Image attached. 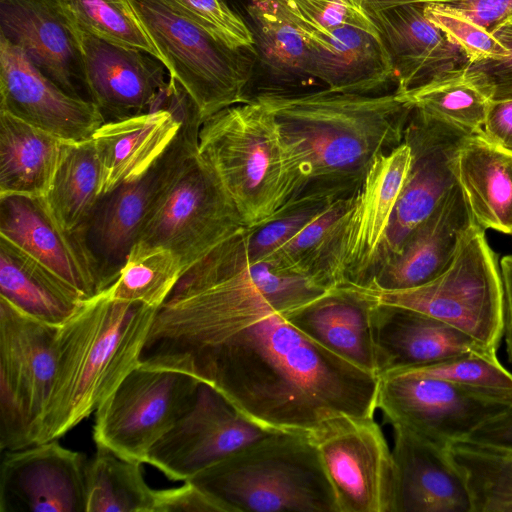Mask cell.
<instances>
[{
	"instance_id": "cell-1",
	"label": "cell",
	"mask_w": 512,
	"mask_h": 512,
	"mask_svg": "<svg viewBox=\"0 0 512 512\" xmlns=\"http://www.w3.org/2000/svg\"><path fill=\"white\" fill-rule=\"evenodd\" d=\"M307 293L302 275L249 262L240 230L182 272L156 312L139 365L211 386L269 431L310 435L337 416H374L379 377L287 319Z\"/></svg>"
},
{
	"instance_id": "cell-2",
	"label": "cell",
	"mask_w": 512,
	"mask_h": 512,
	"mask_svg": "<svg viewBox=\"0 0 512 512\" xmlns=\"http://www.w3.org/2000/svg\"><path fill=\"white\" fill-rule=\"evenodd\" d=\"M271 113L294 180V199L357 193L374 160L404 141L412 106L396 91L327 88L258 93Z\"/></svg>"
},
{
	"instance_id": "cell-3",
	"label": "cell",
	"mask_w": 512,
	"mask_h": 512,
	"mask_svg": "<svg viewBox=\"0 0 512 512\" xmlns=\"http://www.w3.org/2000/svg\"><path fill=\"white\" fill-rule=\"evenodd\" d=\"M157 310L105 290L59 326L56 371L37 444L59 439L89 417L139 365Z\"/></svg>"
},
{
	"instance_id": "cell-4",
	"label": "cell",
	"mask_w": 512,
	"mask_h": 512,
	"mask_svg": "<svg viewBox=\"0 0 512 512\" xmlns=\"http://www.w3.org/2000/svg\"><path fill=\"white\" fill-rule=\"evenodd\" d=\"M224 512H340L309 435L272 432L190 479Z\"/></svg>"
},
{
	"instance_id": "cell-5",
	"label": "cell",
	"mask_w": 512,
	"mask_h": 512,
	"mask_svg": "<svg viewBox=\"0 0 512 512\" xmlns=\"http://www.w3.org/2000/svg\"><path fill=\"white\" fill-rule=\"evenodd\" d=\"M197 154L246 227L261 223L294 199V180L277 126L255 99L203 120Z\"/></svg>"
},
{
	"instance_id": "cell-6",
	"label": "cell",
	"mask_w": 512,
	"mask_h": 512,
	"mask_svg": "<svg viewBox=\"0 0 512 512\" xmlns=\"http://www.w3.org/2000/svg\"><path fill=\"white\" fill-rule=\"evenodd\" d=\"M169 72L203 120L250 100L257 53L233 48L191 19L171 0H128Z\"/></svg>"
},
{
	"instance_id": "cell-7",
	"label": "cell",
	"mask_w": 512,
	"mask_h": 512,
	"mask_svg": "<svg viewBox=\"0 0 512 512\" xmlns=\"http://www.w3.org/2000/svg\"><path fill=\"white\" fill-rule=\"evenodd\" d=\"M364 289L380 303L428 315L497 353L505 324L501 272L484 229L476 223L464 233L452 262L435 278L408 289Z\"/></svg>"
},
{
	"instance_id": "cell-8",
	"label": "cell",
	"mask_w": 512,
	"mask_h": 512,
	"mask_svg": "<svg viewBox=\"0 0 512 512\" xmlns=\"http://www.w3.org/2000/svg\"><path fill=\"white\" fill-rule=\"evenodd\" d=\"M202 122L197 109L188 112L175 139L158 160L138 178L101 195L71 234L98 294L117 280L160 193L183 162L197 152Z\"/></svg>"
},
{
	"instance_id": "cell-9",
	"label": "cell",
	"mask_w": 512,
	"mask_h": 512,
	"mask_svg": "<svg viewBox=\"0 0 512 512\" xmlns=\"http://www.w3.org/2000/svg\"><path fill=\"white\" fill-rule=\"evenodd\" d=\"M59 326L30 316L0 296L2 452L37 444L56 371Z\"/></svg>"
},
{
	"instance_id": "cell-10",
	"label": "cell",
	"mask_w": 512,
	"mask_h": 512,
	"mask_svg": "<svg viewBox=\"0 0 512 512\" xmlns=\"http://www.w3.org/2000/svg\"><path fill=\"white\" fill-rule=\"evenodd\" d=\"M245 227L233 202L195 152L160 193L133 248L169 250L184 271Z\"/></svg>"
},
{
	"instance_id": "cell-11",
	"label": "cell",
	"mask_w": 512,
	"mask_h": 512,
	"mask_svg": "<svg viewBox=\"0 0 512 512\" xmlns=\"http://www.w3.org/2000/svg\"><path fill=\"white\" fill-rule=\"evenodd\" d=\"M201 382L175 371L138 365L97 407V447L147 463L152 448L192 408Z\"/></svg>"
},
{
	"instance_id": "cell-12",
	"label": "cell",
	"mask_w": 512,
	"mask_h": 512,
	"mask_svg": "<svg viewBox=\"0 0 512 512\" xmlns=\"http://www.w3.org/2000/svg\"><path fill=\"white\" fill-rule=\"evenodd\" d=\"M377 409L392 427L448 449L512 407L444 380L395 369L379 376Z\"/></svg>"
},
{
	"instance_id": "cell-13",
	"label": "cell",
	"mask_w": 512,
	"mask_h": 512,
	"mask_svg": "<svg viewBox=\"0 0 512 512\" xmlns=\"http://www.w3.org/2000/svg\"><path fill=\"white\" fill-rule=\"evenodd\" d=\"M309 436L340 512H393L392 449L374 416H337Z\"/></svg>"
},
{
	"instance_id": "cell-14",
	"label": "cell",
	"mask_w": 512,
	"mask_h": 512,
	"mask_svg": "<svg viewBox=\"0 0 512 512\" xmlns=\"http://www.w3.org/2000/svg\"><path fill=\"white\" fill-rule=\"evenodd\" d=\"M470 135L412 109L404 135L411 151L410 169L372 274L399 252L409 235L457 185L458 154Z\"/></svg>"
},
{
	"instance_id": "cell-15",
	"label": "cell",
	"mask_w": 512,
	"mask_h": 512,
	"mask_svg": "<svg viewBox=\"0 0 512 512\" xmlns=\"http://www.w3.org/2000/svg\"><path fill=\"white\" fill-rule=\"evenodd\" d=\"M272 432L201 383L194 405L152 448L147 464L184 482Z\"/></svg>"
},
{
	"instance_id": "cell-16",
	"label": "cell",
	"mask_w": 512,
	"mask_h": 512,
	"mask_svg": "<svg viewBox=\"0 0 512 512\" xmlns=\"http://www.w3.org/2000/svg\"><path fill=\"white\" fill-rule=\"evenodd\" d=\"M411 164L404 141L380 154L355 194L330 264L336 284L364 286L369 280Z\"/></svg>"
},
{
	"instance_id": "cell-17",
	"label": "cell",
	"mask_w": 512,
	"mask_h": 512,
	"mask_svg": "<svg viewBox=\"0 0 512 512\" xmlns=\"http://www.w3.org/2000/svg\"><path fill=\"white\" fill-rule=\"evenodd\" d=\"M82 452L58 439L6 451L0 468V512H85Z\"/></svg>"
},
{
	"instance_id": "cell-18",
	"label": "cell",
	"mask_w": 512,
	"mask_h": 512,
	"mask_svg": "<svg viewBox=\"0 0 512 512\" xmlns=\"http://www.w3.org/2000/svg\"><path fill=\"white\" fill-rule=\"evenodd\" d=\"M0 111L66 142L91 139L105 123L96 105L70 96L0 37Z\"/></svg>"
},
{
	"instance_id": "cell-19",
	"label": "cell",
	"mask_w": 512,
	"mask_h": 512,
	"mask_svg": "<svg viewBox=\"0 0 512 512\" xmlns=\"http://www.w3.org/2000/svg\"><path fill=\"white\" fill-rule=\"evenodd\" d=\"M77 28L90 98L105 122L163 108L170 83L159 58Z\"/></svg>"
},
{
	"instance_id": "cell-20",
	"label": "cell",
	"mask_w": 512,
	"mask_h": 512,
	"mask_svg": "<svg viewBox=\"0 0 512 512\" xmlns=\"http://www.w3.org/2000/svg\"><path fill=\"white\" fill-rule=\"evenodd\" d=\"M0 37L67 94L92 102L78 28L59 0H0Z\"/></svg>"
},
{
	"instance_id": "cell-21",
	"label": "cell",
	"mask_w": 512,
	"mask_h": 512,
	"mask_svg": "<svg viewBox=\"0 0 512 512\" xmlns=\"http://www.w3.org/2000/svg\"><path fill=\"white\" fill-rule=\"evenodd\" d=\"M169 81L165 108L105 122L93 134L100 196L144 174L173 142L187 113L197 108L178 83Z\"/></svg>"
},
{
	"instance_id": "cell-22",
	"label": "cell",
	"mask_w": 512,
	"mask_h": 512,
	"mask_svg": "<svg viewBox=\"0 0 512 512\" xmlns=\"http://www.w3.org/2000/svg\"><path fill=\"white\" fill-rule=\"evenodd\" d=\"M377 304L364 288L340 283L286 317L321 347L379 377L373 328Z\"/></svg>"
},
{
	"instance_id": "cell-23",
	"label": "cell",
	"mask_w": 512,
	"mask_h": 512,
	"mask_svg": "<svg viewBox=\"0 0 512 512\" xmlns=\"http://www.w3.org/2000/svg\"><path fill=\"white\" fill-rule=\"evenodd\" d=\"M475 223L457 183L409 235L399 252L383 262L360 287L401 290L435 278L452 262L464 233Z\"/></svg>"
},
{
	"instance_id": "cell-24",
	"label": "cell",
	"mask_w": 512,
	"mask_h": 512,
	"mask_svg": "<svg viewBox=\"0 0 512 512\" xmlns=\"http://www.w3.org/2000/svg\"><path fill=\"white\" fill-rule=\"evenodd\" d=\"M393 431V512H471L465 481L448 449L402 427Z\"/></svg>"
},
{
	"instance_id": "cell-25",
	"label": "cell",
	"mask_w": 512,
	"mask_h": 512,
	"mask_svg": "<svg viewBox=\"0 0 512 512\" xmlns=\"http://www.w3.org/2000/svg\"><path fill=\"white\" fill-rule=\"evenodd\" d=\"M308 40V72L325 88L371 94L395 79L393 60L377 30L343 25Z\"/></svg>"
},
{
	"instance_id": "cell-26",
	"label": "cell",
	"mask_w": 512,
	"mask_h": 512,
	"mask_svg": "<svg viewBox=\"0 0 512 512\" xmlns=\"http://www.w3.org/2000/svg\"><path fill=\"white\" fill-rule=\"evenodd\" d=\"M374 340L379 376L465 354L497 355L460 330L420 312L378 302Z\"/></svg>"
},
{
	"instance_id": "cell-27",
	"label": "cell",
	"mask_w": 512,
	"mask_h": 512,
	"mask_svg": "<svg viewBox=\"0 0 512 512\" xmlns=\"http://www.w3.org/2000/svg\"><path fill=\"white\" fill-rule=\"evenodd\" d=\"M424 5L366 11L393 60L397 93L469 64L463 51L426 18Z\"/></svg>"
},
{
	"instance_id": "cell-28",
	"label": "cell",
	"mask_w": 512,
	"mask_h": 512,
	"mask_svg": "<svg viewBox=\"0 0 512 512\" xmlns=\"http://www.w3.org/2000/svg\"><path fill=\"white\" fill-rule=\"evenodd\" d=\"M0 236L49 268L85 299L98 294L75 240L56 222L43 197L0 195Z\"/></svg>"
},
{
	"instance_id": "cell-29",
	"label": "cell",
	"mask_w": 512,
	"mask_h": 512,
	"mask_svg": "<svg viewBox=\"0 0 512 512\" xmlns=\"http://www.w3.org/2000/svg\"><path fill=\"white\" fill-rule=\"evenodd\" d=\"M246 12L257 53L254 72L260 70L263 80L254 95L300 92L316 85L308 72V40L278 0H251Z\"/></svg>"
},
{
	"instance_id": "cell-30",
	"label": "cell",
	"mask_w": 512,
	"mask_h": 512,
	"mask_svg": "<svg viewBox=\"0 0 512 512\" xmlns=\"http://www.w3.org/2000/svg\"><path fill=\"white\" fill-rule=\"evenodd\" d=\"M456 174L476 224L512 235V154L472 134L459 151Z\"/></svg>"
},
{
	"instance_id": "cell-31",
	"label": "cell",
	"mask_w": 512,
	"mask_h": 512,
	"mask_svg": "<svg viewBox=\"0 0 512 512\" xmlns=\"http://www.w3.org/2000/svg\"><path fill=\"white\" fill-rule=\"evenodd\" d=\"M0 296L30 316L57 326L87 300L49 268L1 236Z\"/></svg>"
},
{
	"instance_id": "cell-32",
	"label": "cell",
	"mask_w": 512,
	"mask_h": 512,
	"mask_svg": "<svg viewBox=\"0 0 512 512\" xmlns=\"http://www.w3.org/2000/svg\"><path fill=\"white\" fill-rule=\"evenodd\" d=\"M65 142L0 111V195L44 197Z\"/></svg>"
},
{
	"instance_id": "cell-33",
	"label": "cell",
	"mask_w": 512,
	"mask_h": 512,
	"mask_svg": "<svg viewBox=\"0 0 512 512\" xmlns=\"http://www.w3.org/2000/svg\"><path fill=\"white\" fill-rule=\"evenodd\" d=\"M397 94L423 116L469 134L481 132L492 101L483 75L470 64Z\"/></svg>"
},
{
	"instance_id": "cell-34",
	"label": "cell",
	"mask_w": 512,
	"mask_h": 512,
	"mask_svg": "<svg viewBox=\"0 0 512 512\" xmlns=\"http://www.w3.org/2000/svg\"><path fill=\"white\" fill-rule=\"evenodd\" d=\"M101 168L94 142H65L44 201L66 232L85 221L100 197Z\"/></svg>"
},
{
	"instance_id": "cell-35",
	"label": "cell",
	"mask_w": 512,
	"mask_h": 512,
	"mask_svg": "<svg viewBox=\"0 0 512 512\" xmlns=\"http://www.w3.org/2000/svg\"><path fill=\"white\" fill-rule=\"evenodd\" d=\"M143 464L97 447L86 469L85 512H152L155 489L144 478Z\"/></svg>"
},
{
	"instance_id": "cell-36",
	"label": "cell",
	"mask_w": 512,
	"mask_h": 512,
	"mask_svg": "<svg viewBox=\"0 0 512 512\" xmlns=\"http://www.w3.org/2000/svg\"><path fill=\"white\" fill-rule=\"evenodd\" d=\"M447 451L465 481L471 512H512V458L473 439L456 441Z\"/></svg>"
},
{
	"instance_id": "cell-37",
	"label": "cell",
	"mask_w": 512,
	"mask_h": 512,
	"mask_svg": "<svg viewBox=\"0 0 512 512\" xmlns=\"http://www.w3.org/2000/svg\"><path fill=\"white\" fill-rule=\"evenodd\" d=\"M354 197L333 201L294 238L263 260L334 286L329 273L330 264Z\"/></svg>"
},
{
	"instance_id": "cell-38",
	"label": "cell",
	"mask_w": 512,
	"mask_h": 512,
	"mask_svg": "<svg viewBox=\"0 0 512 512\" xmlns=\"http://www.w3.org/2000/svg\"><path fill=\"white\" fill-rule=\"evenodd\" d=\"M182 272L180 259L169 250L132 248L119 277L106 291L117 300L159 308Z\"/></svg>"
},
{
	"instance_id": "cell-39",
	"label": "cell",
	"mask_w": 512,
	"mask_h": 512,
	"mask_svg": "<svg viewBox=\"0 0 512 512\" xmlns=\"http://www.w3.org/2000/svg\"><path fill=\"white\" fill-rule=\"evenodd\" d=\"M80 29L106 42L145 51L160 59L128 0H59ZM161 60V59H160Z\"/></svg>"
},
{
	"instance_id": "cell-40",
	"label": "cell",
	"mask_w": 512,
	"mask_h": 512,
	"mask_svg": "<svg viewBox=\"0 0 512 512\" xmlns=\"http://www.w3.org/2000/svg\"><path fill=\"white\" fill-rule=\"evenodd\" d=\"M402 369L456 384L512 407V373L500 363L497 355L465 354L430 365Z\"/></svg>"
},
{
	"instance_id": "cell-41",
	"label": "cell",
	"mask_w": 512,
	"mask_h": 512,
	"mask_svg": "<svg viewBox=\"0 0 512 512\" xmlns=\"http://www.w3.org/2000/svg\"><path fill=\"white\" fill-rule=\"evenodd\" d=\"M335 200L328 196L297 198L261 223L246 227L244 240L247 260L256 262L267 258L294 238Z\"/></svg>"
},
{
	"instance_id": "cell-42",
	"label": "cell",
	"mask_w": 512,
	"mask_h": 512,
	"mask_svg": "<svg viewBox=\"0 0 512 512\" xmlns=\"http://www.w3.org/2000/svg\"><path fill=\"white\" fill-rule=\"evenodd\" d=\"M424 15L464 53L469 64L499 59L508 49L481 25L449 4L428 3Z\"/></svg>"
},
{
	"instance_id": "cell-43",
	"label": "cell",
	"mask_w": 512,
	"mask_h": 512,
	"mask_svg": "<svg viewBox=\"0 0 512 512\" xmlns=\"http://www.w3.org/2000/svg\"><path fill=\"white\" fill-rule=\"evenodd\" d=\"M306 38L343 25L376 28L363 6L347 0H278Z\"/></svg>"
},
{
	"instance_id": "cell-44",
	"label": "cell",
	"mask_w": 512,
	"mask_h": 512,
	"mask_svg": "<svg viewBox=\"0 0 512 512\" xmlns=\"http://www.w3.org/2000/svg\"><path fill=\"white\" fill-rule=\"evenodd\" d=\"M191 19L233 48H255L246 23L224 0H171Z\"/></svg>"
},
{
	"instance_id": "cell-45",
	"label": "cell",
	"mask_w": 512,
	"mask_h": 512,
	"mask_svg": "<svg viewBox=\"0 0 512 512\" xmlns=\"http://www.w3.org/2000/svg\"><path fill=\"white\" fill-rule=\"evenodd\" d=\"M492 33L508 49L507 55L470 65L483 75L492 101L512 99V24L504 23Z\"/></svg>"
},
{
	"instance_id": "cell-46",
	"label": "cell",
	"mask_w": 512,
	"mask_h": 512,
	"mask_svg": "<svg viewBox=\"0 0 512 512\" xmlns=\"http://www.w3.org/2000/svg\"><path fill=\"white\" fill-rule=\"evenodd\" d=\"M152 512H224L222 506L190 480L175 488L155 490Z\"/></svg>"
},
{
	"instance_id": "cell-47",
	"label": "cell",
	"mask_w": 512,
	"mask_h": 512,
	"mask_svg": "<svg viewBox=\"0 0 512 512\" xmlns=\"http://www.w3.org/2000/svg\"><path fill=\"white\" fill-rule=\"evenodd\" d=\"M479 134L491 144L512 154V99L490 102Z\"/></svg>"
},
{
	"instance_id": "cell-48",
	"label": "cell",
	"mask_w": 512,
	"mask_h": 512,
	"mask_svg": "<svg viewBox=\"0 0 512 512\" xmlns=\"http://www.w3.org/2000/svg\"><path fill=\"white\" fill-rule=\"evenodd\" d=\"M452 6L491 33L512 18V0H462Z\"/></svg>"
},
{
	"instance_id": "cell-49",
	"label": "cell",
	"mask_w": 512,
	"mask_h": 512,
	"mask_svg": "<svg viewBox=\"0 0 512 512\" xmlns=\"http://www.w3.org/2000/svg\"><path fill=\"white\" fill-rule=\"evenodd\" d=\"M468 439L512 447V410L487 423Z\"/></svg>"
},
{
	"instance_id": "cell-50",
	"label": "cell",
	"mask_w": 512,
	"mask_h": 512,
	"mask_svg": "<svg viewBox=\"0 0 512 512\" xmlns=\"http://www.w3.org/2000/svg\"><path fill=\"white\" fill-rule=\"evenodd\" d=\"M504 293L505 324L504 339L508 359L512 364V255H505L499 260Z\"/></svg>"
},
{
	"instance_id": "cell-51",
	"label": "cell",
	"mask_w": 512,
	"mask_h": 512,
	"mask_svg": "<svg viewBox=\"0 0 512 512\" xmlns=\"http://www.w3.org/2000/svg\"><path fill=\"white\" fill-rule=\"evenodd\" d=\"M460 1L462 0H362V5L366 11H375L406 4L441 3L453 5Z\"/></svg>"
},
{
	"instance_id": "cell-52",
	"label": "cell",
	"mask_w": 512,
	"mask_h": 512,
	"mask_svg": "<svg viewBox=\"0 0 512 512\" xmlns=\"http://www.w3.org/2000/svg\"><path fill=\"white\" fill-rule=\"evenodd\" d=\"M493 445V444H492ZM498 446V445H496ZM505 454L512 458V447L498 446Z\"/></svg>"
},
{
	"instance_id": "cell-53",
	"label": "cell",
	"mask_w": 512,
	"mask_h": 512,
	"mask_svg": "<svg viewBox=\"0 0 512 512\" xmlns=\"http://www.w3.org/2000/svg\"><path fill=\"white\" fill-rule=\"evenodd\" d=\"M347 1L351 2L354 5L363 6L362 0H347Z\"/></svg>"
},
{
	"instance_id": "cell-54",
	"label": "cell",
	"mask_w": 512,
	"mask_h": 512,
	"mask_svg": "<svg viewBox=\"0 0 512 512\" xmlns=\"http://www.w3.org/2000/svg\"><path fill=\"white\" fill-rule=\"evenodd\" d=\"M506 23H510V24H512V18H511V19H509Z\"/></svg>"
}]
</instances>
